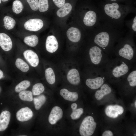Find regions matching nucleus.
Segmentation results:
<instances>
[{"mask_svg": "<svg viewBox=\"0 0 136 136\" xmlns=\"http://www.w3.org/2000/svg\"><path fill=\"white\" fill-rule=\"evenodd\" d=\"M118 55L120 58L130 62L135 57V47L130 41H125L118 47L117 50Z\"/></svg>", "mask_w": 136, "mask_h": 136, "instance_id": "nucleus-5", "label": "nucleus"}, {"mask_svg": "<svg viewBox=\"0 0 136 136\" xmlns=\"http://www.w3.org/2000/svg\"><path fill=\"white\" fill-rule=\"evenodd\" d=\"M30 85V82L27 80L22 81L18 84L15 88V91L17 92L25 90L28 88Z\"/></svg>", "mask_w": 136, "mask_h": 136, "instance_id": "nucleus-29", "label": "nucleus"}, {"mask_svg": "<svg viewBox=\"0 0 136 136\" xmlns=\"http://www.w3.org/2000/svg\"><path fill=\"white\" fill-rule=\"evenodd\" d=\"M3 22L5 28L10 30L13 28L15 26L16 21L15 19L9 16H6L3 18Z\"/></svg>", "mask_w": 136, "mask_h": 136, "instance_id": "nucleus-24", "label": "nucleus"}, {"mask_svg": "<svg viewBox=\"0 0 136 136\" xmlns=\"http://www.w3.org/2000/svg\"><path fill=\"white\" fill-rule=\"evenodd\" d=\"M44 23L40 19L33 18L29 19L24 23L25 28L28 31H38L43 27Z\"/></svg>", "mask_w": 136, "mask_h": 136, "instance_id": "nucleus-7", "label": "nucleus"}, {"mask_svg": "<svg viewBox=\"0 0 136 136\" xmlns=\"http://www.w3.org/2000/svg\"><path fill=\"white\" fill-rule=\"evenodd\" d=\"M24 41L28 46L34 47L38 44L39 39L36 35H33L25 37L24 39Z\"/></svg>", "mask_w": 136, "mask_h": 136, "instance_id": "nucleus-22", "label": "nucleus"}, {"mask_svg": "<svg viewBox=\"0 0 136 136\" xmlns=\"http://www.w3.org/2000/svg\"><path fill=\"white\" fill-rule=\"evenodd\" d=\"M71 107L72 111L74 110L77 109V105L76 103H73L72 104Z\"/></svg>", "mask_w": 136, "mask_h": 136, "instance_id": "nucleus-38", "label": "nucleus"}, {"mask_svg": "<svg viewBox=\"0 0 136 136\" xmlns=\"http://www.w3.org/2000/svg\"><path fill=\"white\" fill-rule=\"evenodd\" d=\"M134 106H135V108H136V100H135L134 102Z\"/></svg>", "mask_w": 136, "mask_h": 136, "instance_id": "nucleus-41", "label": "nucleus"}, {"mask_svg": "<svg viewBox=\"0 0 136 136\" xmlns=\"http://www.w3.org/2000/svg\"><path fill=\"white\" fill-rule=\"evenodd\" d=\"M33 116L32 111L27 107L21 109L17 112L16 114L17 119L21 122L27 121L30 119Z\"/></svg>", "mask_w": 136, "mask_h": 136, "instance_id": "nucleus-12", "label": "nucleus"}, {"mask_svg": "<svg viewBox=\"0 0 136 136\" xmlns=\"http://www.w3.org/2000/svg\"><path fill=\"white\" fill-rule=\"evenodd\" d=\"M101 11V15H100L103 17L108 24L109 23V25L114 27L115 24H120L130 11L120 8L118 4L114 2L106 4L103 11Z\"/></svg>", "mask_w": 136, "mask_h": 136, "instance_id": "nucleus-1", "label": "nucleus"}, {"mask_svg": "<svg viewBox=\"0 0 136 136\" xmlns=\"http://www.w3.org/2000/svg\"><path fill=\"white\" fill-rule=\"evenodd\" d=\"M0 46L3 50L6 51H10L12 47L11 39L5 33H0Z\"/></svg>", "mask_w": 136, "mask_h": 136, "instance_id": "nucleus-14", "label": "nucleus"}, {"mask_svg": "<svg viewBox=\"0 0 136 136\" xmlns=\"http://www.w3.org/2000/svg\"><path fill=\"white\" fill-rule=\"evenodd\" d=\"M9 0H2V1L3 2H6L8 1Z\"/></svg>", "mask_w": 136, "mask_h": 136, "instance_id": "nucleus-40", "label": "nucleus"}, {"mask_svg": "<svg viewBox=\"0 0 136 136\" xmlns=\"http://www.w3.org/2000/svg\"><path fill=\"white\" fill-rule=\"evenodd\" d=\"M72 8V6L70 4L66 3L57 10L56 14L59 17H63L70 12Z\"/></svg>", "mask_w": 136, "mask_h": 136, "instance_id": "nucleus-21", "label": "nucleus"}, {"mask_svg": "<svg viewBox=\"0 0 136 136\" xmlns=\"http://www.w3.org/2000/svg\"><path fill=\"white\" fill-rule=\"evenodd\" d=\"M2 1V0H0V4H1Z\"/></svg>", "mask_w": 136, "mask_h": 136, "instance_id": "nucleus-43", "label": "nucleus"}, {"mask_svg": "<svg viewBox=\"0 0 136 136\" xmlns=\"http://www.w3.org/2000/svg\"><path fill=\"white\" fill-rule=\"evenodd\" d=\"M49 8L48 0H39L38 10L41 12H43L47 11Z\"/></svg>", "mask_w": 136, "mask_h": 136, "instance_id": "nucleus-32", "label": "nucleus"}, {"mask_svg": "<svg viewBox=\"0 0 136 136\" xmlns=\"http://www.w3.org/2000/svg\"><path fill=\"white\" fill-rule=\"evenodd\" d=\"M100 89L96 92L95 96L98 100L101 99L104 96L110 94L112 91L111 88L107 84H103L100 87Z\"/></svg>", "mask_w": 136, "mask_h": 136, "instance_id": "nucleus-20", "label": "nucleus"}, {"mask_svg": "<svg viewBox=\"0 0 136 136\" xmlns=\"http://www.w3.org/2000/svg\"><path fill=\"white\" fill-rule=\"evenodd\" d=\"M67 78L69 83L73 85H78L80 81L79 72L75 69H72L69 71L67 74Z\"/></svg>", "mask_w": 136, "mask_h": 136, "instance_id": "nucleus-18", "label": "nucleus"}, {"mask_svg": "<svg viewBox=\"0 0 136 136\" xmlns=\"http://www.w3.org/2000/svg\"><path fill=\"white\" fill-rule=\"evenodd\" d=\"M124 109L121 106L117 105H109L105 109L106 115L109 117L116 118L119 115L122 114L123 112Z\"/></svg>", "mask_w": 136, "mask_h": 136, "instance_id": "nucleus-10", "label": "nucleus"}, {"mask_svg": "<svg viewBox=\"0 0 136 136\" xmlns=\"http://www.w3.org/2000/svg\"><path fill=\"white\" fill-rule=\"evenodd\" d=\"M96 126V123L93 117L88 116L85 117L80 126L79 132L82 136H90L93 133Z\"/></svg>", "mask_w": 136, "mask_h": 136, "instance_id": "nucleus-6", "label": "nucleus"}, {"mask_svg": "<svg viewBox=\"0 0 136 136\" xmlns=\"http://www.w3.org/2000/svg\"><path fill=\"white\" fill-rule=\"evenodd\" d=\"M63 112L61 109L58 106L52 109L48 117V121L51 125L55 124L62 117Z\"/></svg>", "mask_w": 136, "mask_h": 136, "instance_id": "nucleus-11", "label": "nucleus"}, {"mask_svg": "<svg viewBox=\"0 0 136 136\" xmlns=\"http://www.w3.org/2000/svg\"><path fill=\"white\" fill-rule=\"evenodd\" d=\"M55 5L58 7L60 8L65 2V0H53Z\"/></svg>", "mask_w": 136, "mask_h": 136, "instance_id": "nucleus-35", "label": "nucleus"}, {"mask_svg": "<svg viewBox=\"0 0 136 136\" xmlns=\"http://www.w3.org/2000/svg\"><path fill=\"white\" fill-rule=\"evenodd\" d=\"M11 114L9 111H3L0 115V131L5 130L8 127L11 118Z\"/></svg>", "mask_w": 136, "mask_h": 136, "instance_id": "nucleus-17", "label": "nucleus"}, {"mask_svg": "<svg viewBox=\"0 0 136 136\" xmlns=\"http://www.w3.org/2000/svg\"><path fill=\"white\" fill-rule=\"evenodd\" d=\"M66 35L69 39L73 42H79L81 37L80 30L78 28L73 27H71L67 30Z\"/></svg>", "mask_w": 136, "mask_h": 136, "instance_id": "nucleus-16", "label": "nucleus"}, {"mask_svg": "<svg viewBox=\"0 0 136 136\" xmlns=\"http://www.w3.org/2000/svg\"><path fill=\"white\" fill-rule=\"evenodd\" d=\"M31 9L34 11L38 9V0H26Z\"/></svg>", "mask_w": 136, "mask_h": 136, "instance_id": "nucleus-34", "label": "nucleus"}, {"mask_svg": "<svg viewBox=\"0 0 136 136\" xmlns=\"http://www.w3.org/2000/svg\"><path fill=\"white\" fill-rule=\"evenodd\" d=\"M105 53L101 48L96 45L90 49L89 55L90 60L96 67L101 68L100 66L108 62L107 61V55Z\"/></svg>", "mask_w": 136, "mask_h": 136, "instance_id": "nucleus-4", "label": "nucleus"}, {"mask_svg": "<svg viewBox=\"0 0 136 136\" xmlns=\"http://www.w3.org/2000/svg\"><path fill=\"white\" fill-rule=\"evenodd\" d=\"M113 134L112 132L109 130L105 131L102 134V136H113Z\"/></svg>", "mask_w": 136, "mask_h": 136, "instance_id": "nucleus-37", "label": "nucleus"}, {"mask_svg": "<svg viewBox=\"0 0 136 136\" xmlns=\"http://www.w3.org/2000/svg\"><path fill=\"white\" fill-rule=\"evenodd\" d=\"M15 64L16 67L23 72H27L29 69L28 65L21 58H17L16 60Z\"/></svg>", "mask_w": 136, "mask_h": 136, "instance_id": "nucleus-25", "label": "nucleus"}, {"mask_svg": "<svg viewBox=\"0 0 136 136\" xmlns=\"http://www.w3.org/2000/svg\"><path fill=\"white\" fill-rule=\"evenodd\" d=\"M19 96L22 100L31 101L33 100L32 93L29 90H24L20 92L19 94Z\"/></svg>", "mask_w": 136, "mask_h": 136, "instance_id": "nucleus-26", "label": "nucleus"}, {"mask_svg": "<svg viewBox=\"0 0 136 136\" xmlns=\"http://www.w3.org/2000/svg\"><path fill=\"white\" fill-rule=\"evenodd\" d=\"M102 72L95 78H88L85 81L86 85L90 88L96 89L99 88L103 84L104 77L101 75L105 73Z\"/></svg>", "mask_w": 136, "mask_h": 136, "instance_id": "nucleus-9", "label": "nucleus"}, {"mask_svg": "<svg viewBox=\"0 0 136 136\" xmlns=\"http://www.w3.org/2000/svg\"><path fill=\"white\" fill-rule=\"evenodd\" d=\"M35 109L39 110L46 102V96L44 95H41L33 99Z\"/></svg>", "mask_w": 136, "mask_h": 136, "instance_id": "nucleus-27", "label": "nucleus"}, {"mask_svg": "<svg viewBox=\"0 0 136 136\" xmlns=\"http://www.w3.org/2000/svg\"><path fill=\"white\" fill-rule=\"evenodd\" d=\"M134 136H135V135L136 136V134H134Z\"/></svg>", "mask_w": 136, "mask_h": 136, "instance_id": "nucleus-44", "label": "nucleus"}, {"mask_svg": "<svg viewBox=\"0 0 136 136\" xmlns=\"http://www.w3.org/2000/svg\"><path fill=\"white\" fill-rule=\"evenodd\" d=\"M60 95L65 99L72 101H76L78 98V93L76 92H71L65 88L61 89L60 91Z\"/></svg>", "mask_w": 136, "mask_h": 136, "instance_id": "nucleus-19", "label": "nucleus"}, {"mask_svg": "<svg viewBox=\"0 0 136 136\" xmlns=\"http://www.w3.org/2000/svg\"><path fill=\"white\" fill-rule=\"evenodd\" d=\"M46 79L49 84L52 85L54 84L55 81V75L53 69L49 67L46 69L45 72Z\"/></svg>", "mask_w": 136, "mask_h": 136, "instance_id": "nucleus-23", "label": "nucleus"}, {"mask_svg": "<svg viewBox=\"0 0 136 136\" xmlns=\"http://www.w3.org/2000/svg\"><path fill=\"white\" fill-rule=\"evenodd\" d=\"M131 29L134 32H136V16H135L133 19L131 25Z\"/></svg>", "mask_w": 136, "mask_h": 136, "instance_id": "nucleus-36", "label": "nucleus"}, {"mask_svg": "<svg viewBox=\"0 0 136 136\" xmlns=\"http://www.w3.org/2000/svg\"><path fill=\"white\" fill-rule=\"evenodd\" d=\"M45 45L47 50L50 53L55 52L58 47L57 40L53 35L49 36L47 37Z\"/></svg>", "mask_w": 136, "mask_h": 136, "instance_id": "nucleus-15", "label": "nucleus"}, {"mask_svg": "<svg viewBox=\"0 0 136 136\" xmlns=\"http://www.w3.org/2000/svg\"><path fill=\"white\" fill-rule=\"evenodd\" d=\"M99 13L97 11H87L85 14L83 19L84 24L88 27L92 26L96 23L99 20Z\"/></svg>", "mask_w": 136, "mask_h": 136, "instance_id": "nucleus-8", "label": "nucleus"}, {"mask_svg": "<svg viewBox=\"0 0 136 136\" xmlns=\"http://www.w3.org/2000/svg\"><path fill=\"white\" fill-rule=\"evenodd\" d=\"M4 76V74L3 71L0 70V79H2Z\"/></svg>", "mask_w": 136, "mask_h": 136, "instance_id": "nucleus-39", "label": "nucleus"}, {"mask_svg": "<svg viewBox=\"0 0 136 136\" xmlns=\"http://www.w3.org/2000/svg\"><path fill=\"white\" fill-rule=\"evenodd\" d=\"M45 90L43 85L41 83H38L35 84L33 86L32 93L34 95H38L43 93Z\"/></svg>", "mask_w": 136, "mask_h": 136, "instance_id": "nucleus-30", "label": "nucleus"}, {"mask_svg": "<svg viewBox=\"0 0 136 136\" xmlns=\"http://www.w3.org/2000/svg\"><path fill=\"white\" fill-rule=\"evenodd\" d=\"M70 116L73 120H76L79 119L83 112V108H80L72 111Z\"/></svg>", "mask_w": 136, "mask_h": 136, "instance_id": "nucleus-33", "label": "nucleus"}, {"mask_svg": "<svg viewBox=\"0 0 136 136\" xmlns=\"http://www.w3.org/2000/svg\"><path fill=\"white\" fill-rule=\"evenodd\" d=\"M111 29L110 28L101 29L97 32L94 38V43L105 52L107 50L111 48L117 38L116 32Z\"/></svg>", "mask_w": 136, "mask_h": 136, "instance_id": "nucleus-2", "label": "nucleus"}, {"mask_svg": "<svg viewBox=\"0 0 136 136\" xmlns=\"http://www.w3.org/2000/svg\"><path fill=\"white\" fill-rule=\"evenodd\" d=\"M127 80L129 85L131 87H135L136 86V70H132L128 74Z\"/></svg>", "mask_w": 136, "mask_h": 136, "instance_id": "nucleus-31", "label": "nucleus"}, {"mask_svg": "<svg viewBox=\"0 0 136 136\" xmlns=\"http://www.w3.org/2000/svg\"><path fill=\"white\" fill-rule=\"evenodd\" d=\"M25 59L28 62L30 65L35 67L37 66L39 62L38 56L37 54L31 50H27L23 53Z\"/></svg>", "mask_w": 136, "mask_h": 136, "instance_id": "nucleus-13", "label": "nucleus"}, {"mask_svg": "<svg viewBox=\"0 0 136 136\" xmlns=\"http://www.w3.org/2000/svg\"><path fill=\"white\" fill-rule=\"evenodd\" d=\"M118 59L117 61L112 62L108 70V71L105 72V75H111L115 78H119L128 74L130 70L128 61L122 58Z\"/></svg>", "mask_w": 136, "mask_h": 136, "instance_id": "nucleus-3", "label": "nucleus"}, {"mask_svg": "<svg viewBox=\"0 0 136 136\" xmlns=\"http://www.w3.org/2000/svg\"><path fill=\"white\" fill-rule=\"evenodd\" d=\"M24 8L23 5L19 0H15L13 2L12 9L13 11L16 14H19L22 11Z\"/></svg>", "mask_w": 136, "mask_h": 136, "instance_id": "nucleus-28", "label": "nucleus"}, {"mask_svg": "<svg viewBox=\"0 0 136 136\" xmlns=\"http://www.w3.org/2000/svg\"><path fill=\"white\" fill-rule=\"evenodd\" d=\"M110 0L112 1H117V0Z\"/></svg>", "mask_w": 136, "mask_h": 136, "instance_id": "nucleus-42", "label": "nucleus"}]
</instances>
